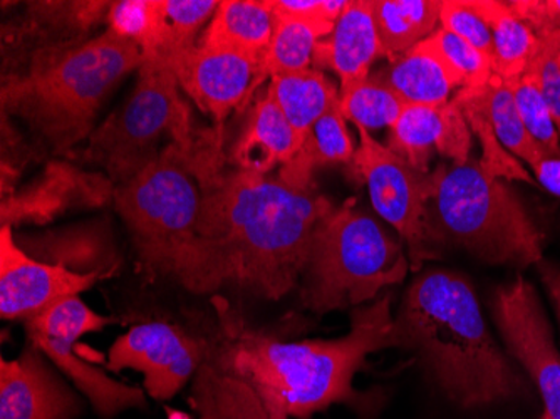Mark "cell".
Returning a JSON list of instances; mask_svg holds the SVG:
<instances>
[{
	"mask_svg": "<svg viewBox=\"0 0 560 419\" xmlns=\"http://www.w3.org/2000/svg\"><path fill=\"white\" fill-rule=\"evenodd\" d=\"M225 151L198 166L201 208L176 282L194 294L237 289L280 301L298 289L319 223L335 210L316 182L225 168Z\"/></svg>",
	"mask_w": 560,
	"mask_h": 419,
	"instance_id": "obj_1",
	"label": "cell"
},
{
	"mask_svg": "<svg viewBox=\"0 0 560 419\" xmlns=\"http://www.w3.org/2000/svg\"><path fill=\"white\" fill-rule=\"evenodd\" d=\"M209 340L210 364L247 384L272 419H310L338 403L358 406L352 381L368 356L399 346L392 294L354 309L351 330L339 339L282 340L252 329L222 304Z\"/></svg>",
	"mask_w": 560,
	"mask_h": 419,
	"instance_id": "obj_2",
	"label": "cell"
},
{
	"mask_svg": "<svg viewBox=\"0 0 560 419\" xmlns=\"http://www.w3.org/2000/svg\"><path fill=\"white\" fill-rule=\"evenodd\" d=\"M399 346L410 348L443 395L464 409L486 408L527 391L525 377L490 334L474 287L450 270L413 280L395 319Z\"/></svg>",
	"mask_w": 560,
	"mask_h": 419,
	"instance_id": "obj_3",
	"label": "cell"
},
{
	"mask_svg": "<svg viewBox=\"0 0 560 419\" xmlns=\"http://www.w3.org/2000/svg\"><path fill=\"white\" fill-rule=\"evenodd\" d=\"M141 65L140 47L112 30L80 46L39 50L2 74V115L22 123L40 153H72L90 140L109 94Z\"/></svg>",
	"mask_w": 560,
	"mask_h": 419,
	"instance_id": "obj_4",
	"label": "cell"
},
{
	"mask_svg": "<svg viewBox=\"0 0 560 419\" xmlns=\"http://www.w3.org/2000/svg\"><path fill=\"white\" fill-rule=\"evenodd\" d=\"M222 140V129H213L197 150L170 144L156 162L116 187V212L130 233L138 267L148 280L175 279L194 245L201 208L198 165Z\"/></svg>",
	"mask_w": 560,
	"mask_h": 419,
	"instance_id": "obj_5",
	"label": "cell"
},
{
	"mask_svg": "<svg viewBox=\"0 0 560 419\" xmlns=\"http://www.w3.org/2000/svg\"><path fill=\"white\" fill-rule=\"evenodd\" d=\"M410 270L401 242L346 200L319 223L299 282V298L317 316L373 301Z\"/></svg>",
	"mask_w": 560,
	"mask_h": 419,
	"instance_id": "obj_6",
	"label": "cell"
},
{
	"mask_svg": "<svg viewBox=\"0 0 560 419\" xmlns=\"http://www.w3.org/2000/svg\"><path fill=\"white\" fill-rule=\"evenodd\" d=\"M431 230L439 244L464 248L477 260L517 269L544 260V235L521 198L480 160L446 166L433 198Z\"/></svg>",
	"mask_w": 560,
	"mask_h": 419,
	"instance_id": "obj_7",
	"label": "cell"
},
{
	"mask_svg": "<svg viewBox=\"0 0 560 419\" xmlns=\"http://www.w3.org/2000/svg\"><path fill=\"white\" fill-rule=\"evenodd\" d=\"M212 133L213 129H195L172 68L165 62L143 61L133 93L121 108L96 126L81 160L96 165L118 187L156 162L170 144L194 151Z\"/></svg>",
	"mask_w": 560,
	"mask_h": 419,
	"instance_id": "obj_8",
	"label": "cell"
},
{
	"mask_svg": "<svg viewBox=\"0 0 560 419\" xmlns=\"http://www.w3.org/2000/svg\"><path fill=\"white\" fill-rule=\"evenodd\" d=\"M370 190L374 210L408 245L410 269L420 272L424 260L439 257V242L428 219V201H433L446 165L421 172L385 144L360 129V148L351 162Z\"/></svg>",
	"mask_w": 560,
	"mask_h": 419,
	"instance_id": "obj_9",
	"label": "cell"
},
{
	"mask_svg": "<svg viewBox=\"0 0 560 419\" xmlns=\"http://www.w3.org/2000/svg\"><path fill=\"white\" fill-rule=\"evenodd\" d=\"M113 323L116 319L100 316L80 298L56 302L37 316L24 321L27 342L55 362L103 419H113L126 409L148 408L144 391L118 383L75 354L74 345L84 334L100 333Z\"/></svg>",
	"mask_w": 560,
	"mask_h": 419,
	"instance_id": "obj_10",
	"label": "cell"
},
{
	"mask_svg": "<svg viewBox=\"0 0 560 419\" xmlns=\"http://www.w3.org/2000/svg\"><path fill=\"white\" fill-rule=\"evenodd\" d=\"M492 314L506 348L539 391L542 419H560V352L536 289L522 276L497 287Z\"/></svg>",
	"mask_w": 560,
	"mask_h": 419,
	"instance_id": "obj_11",
	"label": "cell"
},
{
	"mask_svg": "<svg viewBox=\"0 0 560 419\" xmlns=\"http://www.w3.org/2000/svg\"><path fill=\"white\" fill-rule=\"evenodd\" d=\"M210 340L184 327L147 323L131 327L109 349L108 370H133L143 374L144 391L166 401L178 395L209 361Z\"/></svg>",
	"mask_w": 560,
	"mask_h": 419,
	"instance_id": "obj_12",
	"label": "cell"
},
{
	"mask_svg": "<svg viewBox=\"0 0 560 419\" xmlns=\"http://www.w3.org/2000/svg\"><path fill=\"white\" fill-rule=\"evenodd\" d=\"M116 185L101 170H86L68 160L47 162L43 172L2 198V226L47 225L69 213L106 207L115 201Z\"/></svg>",
	"mask_w": 560,
	"mask_h": 419,
	"instance_id": "obj_13",
	"label": "cell"
},
{
	"mask_svg": "<svg viewBox=\"0 0 560 419\" xmlns=\"http://www.w3.org/2000/svg\"><path fill=\"white\" fill-rule=\"evenodd\" d=\"M103 277L37 260L19 247L14 229L0 230V316L4 321L31 319L56 302L80 298Z\"/></svg>",
	"mask_w": 560,
	"mask_h": 419,
	"instance_id": "obj_14",
	"label": "cell"
},
{
	"mask_svg": "<svg viewBox=\"0 0 560 419\" xmlns=\"http://www.w3.org/2000/svg\"><path fill=\"white\" fill-rule=\"evenodd\" d=\"M25 14L2 27L4 72L18 71L39 50L74 47L93 39L90 33L108 22L113 2H30Z\"/></svg>",
	"mask_w": 560,
	"mask_h": 419,
	"instance_id": "obj_15",
	"label": "cell"
},
{
	"mask_svg": "<svg viewBox=\"0 0 560 419\" xmlns=\"http://www.w3.org/2000/svg\"><path fill=\"white\" fill-rule=\"evenodd\" d=\"M182 91L222 129L254 93L259 62L232 50L195 46L168 62Z\"/></svg>",
	"mask_w": 560,
	"mask_h": 419,
	"instance_id": "obj_16",
	"label": "cell"
},
{
	"mask_svg": "<svg viewBox=\"0 0 560 419\" xmlns=\"http://www.w3.org/2000/svg\"><path fill=\"white\" fill-rule=\"evenodd\" d=\"M83 411V398L31 342L0 362V419H75Z\"/></svg>",
	"mask_w": 560,
	"mask_h": 419,
	"instance_id": "obj_17",
	"label": "cell"
},
{
	"mask_svg": "<svg viewBox=\"0 0 560 419\" xmlns=\"http://www.w3.org/2000/svg\"><path fill=\"white\" fill-rule=\"evenodd\" d=\"M471 129L455 101L443 106H408L393 125L389 150L421 172L435 153L453 165L470 160Z\"/></svg>",
	"mask_w": 560,
	"mask_h": 419,
	"instance_id": "obj_18",
	"label": "cell"
},
{
	"mask_svg": "<svg viewBox=\"0 0 560 419\" xmlns=\"http://www.w3.org/2000/svg\"><path fill=\"white\" fill-rule=\"evenodd\" d=\"M383 56L370 0H349L335 31L317 43L313 65L335 71L342 94L370 80L371 66Z\"/></svg>",
	"mask_w": 560,
	"mask_h": 419,
	"instance_id": "obj_19",
	"label": "cell"
},
{
	"mask_svg": "<svg viewBox=\"0 0 560 419\" xmlns=\"http://www.w3.org/2000/svg\"><path fill=\"white\" fill-rule=\"evenodd\" d=\"M304 141L266 90L252 106L226 162L244 172L269 175L276 166L291 162Z\"/></svg>",
	"mask_w": 560,
	"mask_h": 419,
	"instance_id": "obj_20",
	"label": "cell"
},
{
	"mask_svg": "<svg viewBox=\"0 0 560 419\" xmlns=\"http://www.w3.org/2000/svg\"><path fill=\"white\" fill-rule=\"evenodd\" d=\"M273 33L270 0H223L198 46L232 50L262 61Z\"/></svg>",
	"mask_w": 560,
	"mask_h": 419,
	"instance_id": "obj_21",
	"label": "cell"
},
{
	"mask_svg": "<svg viewBox=\"0 0 560 419\" xmlns=\"http://www.w3.org/2000/svg\"><path fill=\"white\" fill-rule=\"evenodd\" d=\"M15 242L31 257L43 258L46 264L66 267L72 272L103 273L106 277L112 273V247L106 244L105 235L93 226L55 230L22 238L15 235Z\"/></svg>",
	"mask_w": 560,
	"mask_h": 419,
	"instance_id": "obj_22",
	"label": "cell"
},
{
	"mask_svg": "<svg viewBox=\"0 0 560 419\" xmlns=\"http://www.w3.org/2000/svg\"><path fill=\"white\" fill-rule=\"evenodd\" d=\"M371 5L383 55L392 62L435 33L443 0H373Z\"/></svg>",
	"mask_w": 560,
	"mask_h": 419,
	"instance_id": "obj_23",
	"label": "cell"
},
{
	"mask_svg": "<svg viewBox=\"0 0 560 419\" xmlns=\"http://www.w3.org/2000/svg\"><path fill=\"white\" fill-rule=\"evenodd\" d=\"M335 25L273 12L272 39L260 61L254 91L262 86L266 80H272L277 75L294 74L310 69L317 43L330 36Z\"/></svg>",
	"mask_w": 560,
	"mask_h": 419,
	"instance_id": "obj_24",
	"label": "cell"
},
{
	"mask_svg": "<svg viewBox=\"0 0 560 419\" xmlns=\"http://www.w3.org/2000/svg\"><path fill=\"white\" fill-rule=\"evenodd\" d=\"M470 8L489 24L493 36V74L514 83L527 71L539 49L540 39L532 33L506 2L468 0Z\"/></svg>",
	"mask_w": 560,
	"mask_h": 419,
	"instance_id": "obj_25",
	"label": "cell"
},
{
	"mask_svg": "<svg viewBox=\"0 0 560 419\" xmlns=\"http://www.w3.org/2000/svg\"><path fill=\"white\" fill-rule=\"evenodd\" d=\"M373 78L408 106H443L452 101L450 94L456 90L439 59L418 47L389 62L388 68L381 69Z\"/></svg>",
	"mask_w": 560,
	"mask_h": 419,
	"instance_id": "obj_26",
	"label": "cell"
},
{
	"mask_svg": "<svg viewBox=\"0 0 560 419\" xmlns=\"http://www.w3.org/2000/svg\"><path fill=\"white\" fill-rule=\"evenodd\" d=\"M188 405L198 419H272L247 384L220 373L209 361L195 374Z\"/></svg>",
	"mask_w": 560,
	"mask_h": 419,
	"instance_id": "obj_27",
	"label": "cell"
},
{
	"mask_svg": "<svg viewBox=\"0 0 560 419\" xmlns=\"http://www.w3.org/2000/svg\"><path fill=\"white\" fill-rule=\"evenodd\" d=\"M292 128L307 138L330 104L339 101V90L320 69L310 68L294 74L277 75L267 86Z\"/></svg>",
	"mask_w": 560,
	"mask_h": 419,
	"instance_id": "obj_28",
	"label": "cell"
},
{
	"mask_svg": "<svg viewBox=\"0 0 560 419\" xmlns=\"http://www.w3.org/2000/svg\"><path fill=\"white\" fill-rule=\"evenodd\" d=\"M489 83L481 88L460 90V93L453 97L464 113L471 133L480 140L481 153H483L480 159L481 166L497 178L521 179L528 185H536L537 179L528 175L522 163L515 159L514 154L509 153L497 138L492 118H490Z\"/></svg>",
	"mask_w": 560,
	"mask_h": 419,
	"instance_id": "obj_29",
	"label": "cell"
},
{
	"mask_svg": "<svg viewBox=\"0 0 560 419\" xmlns=\"http://www.w3.org/2000/svg\"><path fill=\"white\" fill-rule=\"evenodd\" d=\"M217 0H163L159 50L153 59L168 65L173 58L197 46V36L212 21Z\"/></svg>",
	"mask_w": 560,
	"mask_h": 419,
	"instance_id": "obj_30",
	"label": "cell"
},
{
	"mask_svg": "<svg viewBox=\"0 0 560 419\" xmlns=\"http://www.w3.org/2000/svg\"><path fill=\"white\" fill-rule=\"evenodd\" d=\"M415 47L435 56L460 90L486 86L493 75L492 62L486 56L442 27Z\"/></svg>",
	"mask_w": 560,
	"mask_h": 419,
	"instance_id": "obj_31",
	"label": "cell"
},
{
	"mask_svg": "<svg viewBox=\"0 0 560 419\" xmlns=\"http://www.w3.org/2000/svg\"><path fill=\"white\" fill-rule=\"evenodd\" d=\"M489 106L497 138L515 159L530 166L539 159L540 153H546L525 128L512 88L497 74L490 78Z\"/></svg>",
	"mask_w": 560,
	"mask_h": 419,
	"instance_id": "obj_32",
	"label": "cell"
},
{
	"mask_svg": "<svg viewBox=\"0 0 560 419\" xmlns=\"http://www.w3.org/2000/svg\"><path fill=\"white\" fill-rule=\"evenodd\" d=\"M341 112L346 119L371 133L373 129L393 128L408 104L389 88L370 75V80L339 94Z\"/></svg>",
	"mask_w": 560,
	"mask_h": 419,
	"instance_id": "obj_33",
	"label": "cell"
},
{
	"mask_svg": "<svg viewBox=\"0 0 560 419\" xmlns=\"http://www.w3.org/2000/svg\"><path fill=\"white\" fill-rule=\"evenodd\" d=\"M163 0H119L113 2L108 30L140 47L144 59L156 56L162 25Z\"/></svg>",
	"mask_w": 560,
	"mask_h": 419,
	"instance_id": "obj_34",
	"label": "cell"
},
{
	"mask_svg": "<svg viewBox=\"0 0 560 419\" xmlns=\"http://www.w3.org/2000/svg\"><path fill=\"white\" fill-rule=\"evenodd\" d=\"M506 84L512 88L522 121L530 137L542 148V151L560 156L559 133L534 69L527 68L517 81Z\"/></svg>",
	"mask_w": 560,
	"mask_h": 419,
	"instance_id": "obj_35",
	"label": "cell"
},
{
	"mask_svg": "<svg viewBox=\"0 0 560 419\" xmlns=\"http://www.w3.org/2000/svg\"><path fill=\"white\" fill-rule=\"evenodd\" d=\"M302 151L313 160L317 168L330 163L352 162L354 143L341 112V97L330 104L329 109L314 125L313 131L305 138Z\"/></svg>",
	"mask_w": 560,
	"mask_h": 419,
	"instance_id": "obj_36",
	"label": "cell"
},
{
	"mask_svg": "<svg viewBox=\"0 0 560 419\" xmlns=\"http://www.w3.org/2000/svg\"><path fill=\"white\" fill-rule=\"evenodd\" d=\"M440 24H442V30L460 37L492 62V31H490L489 24L470 8L468 0H443Z\"/></svg>",
	"mask_w": 560,
	"mask_h": 419,
	"instance_id": "obj_37",
	"label": "cell"
},
{
	"mask_svg": "<svg viewBox=\"0 0 560 419\" xmlns=\"http://www.w3.org/2000/svg\"><path fill=\"white\" fill-rule=\"evenodd\" d=\"M539 49L528 68L536 72L540 91L549 106L560 138V33L539 37Z\"/></svg>",
	"mask_w": 560,
	"mask_h": 419,
	"instance_id": "obj_38",
	"label": "cell"
},
{
	"mask_svg": "<svg viewBox=\"0 0 560 419\" xmlns=\"http://www.w3.org/2000/svg\"><path fill=\"white\" fill-rule=\"evenodd\" d=\"M506 4L537 37L560 33V0H511Z\"/></svg>",
	"mask_w": 560,
	"mask_h": 419,
	"instance_id": "obj_39",
	"label": "cell"
},
{
	"mask_svg": "<svg viewBox=\"0 0 560 419\" xmlns=\"http://www.w3.org/2000/svg\"><path fill=\"white\" fill-rule=\"evenodd\" d=\"M345 0H270V8L279 14L294 15L311 22L336 24L345 12Z\"/></svg>",
	"mask_w": 560,
	"mask_h": 419,
	"instance_id": "obj_40",
	"label": "cell"
},
{
	"mask_svg": "<svg viewBox=\"0 0 560 419\" xmlns=\"http://www.w3.org/2000/svg\"><path fill=\"white\" fill-rule=\"evenodd\" d=\"M530 168L536 175L537 183H540L550 194L560 197V156L540 153L539 159L532 163Z\"/></svg>",
	"mask_w": 560,
	"mask_h": 419,
	"instance_id": "obj_41",
	"label": "cell"
},
{
	"mask_svg": "<svg viewBox=\"0 0 560 419\" xmlns=\"http://www.w3.org/2000/svg\"><path fill=\"white\" fill-rule=\"evenodd\" d=\"M537 267H539L540 277H542L544 286H546V291L549 292L550 301L556 307L560 323V267L556 264H549L547 260H540Z\"/></svg>",
	"mask_w": 560,
	"mask_h": 419,
	"instance_id": "obj_42",
	"label": "cell"
}]
</instances>
